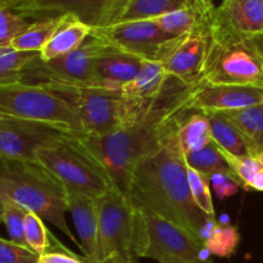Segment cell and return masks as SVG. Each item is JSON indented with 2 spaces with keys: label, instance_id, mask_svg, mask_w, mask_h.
I'll return each instance as SVG.
<instances>
[{
  "label": "cell",
  "instance_id": "obj_8",
  "mask_svg": "<svg viewBox=\"0 0 263 263\" xmlns=\"http://www.w3.org/2000/svg\"><path fill=\"white\" fill-rule=\"evenodd\" d=\"M36 163L51 175L67 192L103 197L113 187L107 175L80 148L74 136H66L41 146Z\"/></svg>",
  "mask_w": 263,
  "mask_h": 263
},
{
  "label": "cell",
  "instance_id": "obj_5",
  "mask_svg": "<svg viewBox=\"0 0 263 263\" xmlns=\"http://www.w3.org/2000/svg\"><path fill=\"white\" fill-rule=\"evenodd\" d=\"M0 116L50 126L69 136L84 135L71 103L44 82L0 85Z\"/></svg>",
  "mask_w": 263,
  "mask_h": 263
},
{
  "label": "cell",
  "instance_id": "obj_28",
  "mask_svg": "<svg viewBox=\"0 0 263 263\" xmlns=\"http://www.w3.org/2000/svg\"><path fill=\"white\" fill-rule=\"evenodd\" d=\"M25 238L27 247L39 256L46 252H67L71 253L44 225V220L33 212H27L25 218Z\"/></svg>",
  "mask_w": 263,
  "mask_h": 263
},
{
  "label": "cell",
  "instance_id": "obj_9",
  "mask_svg": "<svg viewBox=\"0 0 263 263\" xmlns=\"http://www.w3.org/2000/svg\"><path fill=\"white\" fill-rule=\"evenodd\" d=\"M135 205L127 194L113 186L98 198L97 249L86 263H102L117 254H134Z\"/></svg>",
  "mask_w": 263,
  "mask_h": 263
},
{
  "label": "cell",
  "instance_id": "obj_6",
  "mask_svg": "<svg viewBox=\"0 0 263 263\" xmlns=\"http://www.w3.org/2000/svg\"><path fill=\"white\" fill-rule=\"evenodd\" d=\"M44 84H48L71 103L84 128V135L103 136L121 130L135 122L153 102H135L117 90Z\"/></svg>",
  "mask_w": 263,
  "mask_h": 263
},
{
  "label": "cell",
  "instance_id": "obj_31",
  "mask_svg": "<svg viewBox=\"0 0 263 263\" xmlns=\"http://www.w3.org/2000/svg\"><path fill=\"white\" fill-rule=\"evenodd\" d=\"M187 181H189L192 198L197 207L207 216L208 218H216V210L213 204L212 194L210 189V177L203 175L186 162Z\"/></svg>",
  "mask_w": 263,
  "mask_h": 263
},
{
  "label": "cell",
  "instance_id": "obj_29",
  "mask_svg": "<svg viewBox=\"0 0 263 263\" xmlns=\"http://www.w3.org/2000/svg\"><path fill=\"white\" fill-rule=\"evenodd\" d=\"M39 53L18 51L12 48L0 49V85L23 81L27 74V69Z\"/></svg>",
  "mask_w": 263,
  "mask_h": 263
},
{
  "label": "cell",
  "instance_id": "obj_44",
  "mask_svg": "<svg viewBox=\"0 0 263 263\" xmlns=\"http://www.w3.org/2000/svg\"><path fill=\"white\" fill-rule=\"evenodd\" d=\"M0 118H3V117H2V116H0Z\"/></svg>",
  "mask_w": 263,
  "mask_h": 263
},
{
  "label": "cell",
  "instance_id": "obj_42",
  "mask_svg": "<svg viewBox=\"0 0 263 263\" xmlns=\"http://www.w3.org/2000/svg\"><path fill=\"white\" fill-rule=\"evenodd\" d=\"M207 2H211V3H213V0H207Z\"/></svg>",
  "mask_w": 263,
  "mask_h": 263
},
{
  "label": "cell",
  "instance_id": "obj_21",
  "mask_svg": "<svg viewBox=\"0 0 263 263\" xmlns=\"http://www.w3.org/2000/svg\"><path fill=\"white\" fill-rule=\"evenodd\" d=\"M200 4L213 3L207 0H128L115 22L154 20L174 10Z\"/></svg>",
  "mask_w": 263,
  "mask_h": 263
},
{
  "label": "cell",
  "instance_id": "obj_32",
  "mask_svg": "<svg viewBox=\"0 0 263 263\" xmlns=\"http://www.w3.org/2000/svg\"><path fill=\"white\" fill-rule=\"evenodd\" d=\"M28 25L27 18L9 8L0 7V49L10 48L15 36L20 35Z\"/></svg>",
  "mask_w": 263,
  "mask_h": 263
},
{
  "label": "cell",
  "instance_id": "obj_3",
  "mask_svg": "<svg viewBox=\"0 0 263 263\" xmlns=\"http://www.w3.org/2000/svg\"><path fill=\"white\" fill-rule=\"evenodd\" d=\"M0 195L50 222L81 248L66 221L67 190L43 167L0 161Z\"/></svg>",
  "mask_w": 263,
  "mask_h": 263
},
{
  "label": "cell",
  "instance_id": "obj_22",
  "mask_svg": "<svg viewBox=\"0 0 263 263\" xmlns=\"http://www.w3.org/2000/svg\"><path fill=\"white\" fill-rule=\"evenodd\" d=\"M177 136L185 156L202 151L213 141L208 116L199 112H190L179 125Z\"/></svg>",
  "mask_w": 263,
  "mask_h": 263
},
{
  "label": "cell",
  "instance_id": "obj_20",
  "mask_svg": "<svg viewBox=\"0 0 263 263\" xmlns=\"http://www.w3.org/2000/svg\"><path fill=\"white\" fill-rule=\"evenodd\" d=\"M91 33V27L73 15H66L50 40L40 51L43 62L51 61L79 49Z\"/></svg>",
  "mask_w": 263,
  "mask_h": 263
},
{
  "label": "cell",
  "instance_id": "obj_43",
  "mask_svg": "<svg viewBox=\"0 0 263 263\" xmlns=\"http://www.w3.org/2000/svg\"><path fill=\"white\" fill-rule=\"evenodd\" d=\"M262 69H263V63H262Z\"/></svg>",
  "mask_w": 263,
  "mask_h": 263
},
{
  "label": "cell",
  "instance_id": "obj_33",
  "mask_svg": "<svg viewBox=\"0 0 263 263\" xmlns=\"http://www.w3.org/2000/svg\"><path fill=\"white\" fill-rule=\"evenodd\" d=\"M27 212L28 211H26L21 205L10 202V200H7L4 217H3V223L7 228L10 240L25 247H27L25 238V218Z\"/></svg>",
  "mask_w": 263,
  "mask_h": 263
},
{
  "label": "cell",
  "instance_id": "obj_1",
  "mask_svg": "<svg viewBox=\"0 0 263 263\" xmlns=\"http://www.w3.org/2000/svg\"><path fill=\"white\" fill-rule=\"evenodd\" d=\"M193 86L172 79L161 97L131 125L103 136H74L77 145L99 166L117 189L126 193L136 167L159 151L190 110Z\"/></svg>",
  "mask_w": 263,
  "mask_h": 263
},
{
  "label": "cell",
  "instance_id": "obj_14",
  "mask_svg": "<svg viewBox=\"0 0 263 263\" xmlns=\"http://www.w3.org/2000/svg\"><path fill=\"white\" fill-rule=\"evenodd\" d=\"M110 0H9L7 8L25 18L46 20L73 15L90 27L105 26Z\"/></svg>",
  "mask_w": 263,
  "mask_h": 263
},
{
  "label": "cell",
  "instance_id": "obj_26",
  "mask_svg": "<svg viewBox=\"0 0 263 263\" xmlns=\"http://www.w3.org/2000/svg\"><path fill=\"white\" fill-rule=\"evenodd\" d=\"M222 115L246 136L253 148L254 154L261 157L263 153V104Z\"/></svg>",
  "mask_w": 263,
  "mask_h": 263
},
{
  "label": "cell",
  "instance_id": "obj_35",
  "mask_svg": "<svg viewBox=\"0 0 263 263\" xmlns=\"http://www.w3.org/2000/svg\"><path fill=\"white\" fill-rule=\"evenodd\" d=\"M210 184L215 189L216 197L220 200L228 199L238 194L241 185L238 180L230 174H215L210 177Z\"/></svg>",
  "mask_w": 263,
  "mask_h": 263
},
{
  "label": "cell",
  "instance_id": "obj_30",
  "mask_svg": "<svg viewBox=\"0 0 263 263\" xmlns=\"http://www.w3.org/2000/svg\"><path fill=\"white\" fill-rule=\"evenodd\" d=\"M185 159H186L187 164L194 167L195 170L202 172L207 177H211L215 174L233 175L228 162L225 161L215 141H212L210 145L203 148L202 151L185 156Z\"/></svg>",
  "mask_w": 263,
  "mask_h": 263
},
{
  "label": "cell",
  "instance_id": "obj_38",
  "mask_svg": "<svg viewBox=\"0 0 263 263\" xmlns=\"http://www.w3.org/2000/svg\"><path fill=\"white\" fill-rule=\"evenodd\" d=\"M102 263H139V262L134 254H117V256L105 259V261H103Z\"/></svg>",
  "mask_w": 263,
  "mask_h": 263
},
{
  "label": "cell",
  "instance_id": "obj_23",
  "mask_svg": "<svg viewBox=\"0 0 263 263\" xmlns=\"http://www.w3.org/2000/svg\"><path fill=\"white\" fill-rule=\"evenodd\" d=\"M200 239L211 256L229 258L238 249L240 243V234L236 226L223 225L216 218H208Z\"/></svg>",
  "mask_w": 263,
  "mask_h": 263
},
{
  "label": "cell",
  "instance_id": "obj_7",
  "mask_svg": "<svg viewBox=\"0 0 263 263\" xmlns=\"http://www.w3.org/2000/svg\"><path fill=\"white\" fill-rule=\"evenodd\" d=\"M134 256L159 263H215L203 243L161 216L135 207Z\"/></svg>",
  "mask_w": 263,
  "mask_h": 263
},
{
  "label": "cell",
  "instance_id": "obj_13",
  "mask_svg": "<svg viewBox=\"0 0 263 263\" xmlns=\"http://www.w3.org/2000/svg\"><path fill=\"white\" fill-rule=\"evenodd\" d=\"M66 136L69 135L50 126L3 117L0 118V161L36 163V152L41 146Z\"/></svg>",
  "mask_w": 263,
  "mask_h": 263
},
{
  "label": "cell",
  "instance_id": "obj_37",
  "mask_svg": "<svg viewBox=\"0 0 263 263\" xmlns=\"http://www.w3.org/2000/svg\"><path fill=\"white\" fill-rule=\"evenodd\" d=\"M128 0H110V7H109V15H108V22L107 25H110L116 21V18L118 17V14L121 13L122 8L125 7L126 3ZM105 25V26H107Z\"/></svg>",
  "mask_w": 263,
  "mask_h": 263
},
{
  "label": "cell",
  "instance_id": "obj_27",
  "mask_svg": "<svg viewBox=\"0 0 263 263\" xmlns=\"http://www.w3.org/2000/svg\"><path fill=\"white\" fill-rule=\"evenodd\" d=\"M218 149L228 162L231 174L238 180L241 187L263 192V162L259 157H236L221 149L220 146Z\"/></svg>",
  "mask_w": 263,
  "mask_h": 263
},
{
  "label": "cell",
  "instance_id": "obj_34",
  "mask_svg": "<svg viewBox=\"0 0 263 263\" xmlns=\"http://www.w3.org/2000/svg\"><path fill=\"white\" fill-rule=\"evenodd\" d=\"M39 257L28 247L0 238V263H39Z\"/></svg>",
  "mask_w": 263,
  "mask_h": 263
},
{
  "label": "cell",
  "instance_id": "obj_36",
  "mask_svg": "<svg viewBox=\"0 0 263 263\" xmlns=\"http://www.w3.org/2000/svg\"><path fill=\"white\" fill-rule=\"evenodd\" d=\"M39 263H85V257H80L73 252H46L39 257Z\"/></svg>",
  "mask_w": 263,
  "mask_h": 263
},
{
  "label": "cell",
  "instance_id": "obj_19",
  "mask_svg": "<svg viewBox=\"0 0 263 263\" xmlns=\"http://www.w3.org/2000/svg\"><path fill=\"white\" fill-rule=\"evenodd\" d=\"M171 80L158 61L146 59L139 73L120 91L127 99L148 103L161 97Z\"/></svg>",
  "mask_w": 263,
  "mask_h": 263
},
{
  "label": "cell",
  "instance_id": "obj_12",
  "mask_svg": "<svg viewBox=\"0 0 263 263\" xmlns=\"http://www.w3.org/2000/svg\"><path fill=\"white\" fill-rule=\"evenodd\" d=\"M90 36L113 49L152 61H157L164 44L174 39L153 20L123 21L94 27Z\"/></svg>",
  "mask_w": 263,
  "mask_h": 263
},
{
  "label": "cell",
  "instance_id": "obj_41",
  "mask_svg": "<svg viewBox=\"0 0 263 263\" xmlns=\"http://www.w3.org/2000/svg\"><path fill=\"white\" fill-rule=\"evenodd\" d=\"M259 158H261V159H262V162H263V153L261 154V157H259Z\"/></svg>",
  "mask_w": 263,
  "mask_h": 263
},
{
  "label": "cell",
  "instance_id": "obj_4",
  "mask_svg": "<svg viewBox=\"0 0 263 263\" xmlns=\"http://www.w3.org/2000/svg\"><path fill=\"white\" fill-rule=\"evenodd\" d=\"M261 39L238 35L212 21L210 48L200 84L263 89Z\"/></svg>",
  "mask_w": 263,
  "mask_h": 263
},
{
  "label": "cell",
  "instance_id": "obj_45",
  "mask_svg": "<svg viewBox=\"0 0 263 263\" xmlns=\"http://www.w3.org/2000/svg\"><path fill=\"white\" fill-rule=\"evenodd\" d=\"M8 3H9V2H8Z\"/></svg>",
  "mask_w": 263,
  "mask_h": 263
},
{
  "label": "cell",
  "instance_id": "obj_24",
  "mask_svg": "<svg viewBox=\"0 0 263 263\" xmlns=\"http://www.w3.org/2000/svg\"><path fill=\"white\" fill-rule=\"evenodd\" d=\"M208 118H210L213 141L221 149L236 157H257L246 136L222 113L208 115Z\"/></svg>",
  "mask_w": 263,
  "mask_h": 263
},
{
  "label": "cell",
  "instance_id": "obj_10",
  "mask_svg": "<svg viewBox=\"0 0 263 263\" xmlns=\"http://www.w3.org/2000/svg\"><path fill=\"white\" fill-rule=\"evenodd\" d=\"M105 44L89 36L76 50L43 62L39 58L28 67L26 76H32L37 82H51L77 87H94L95 66Z\"/></svg>",
  "mask_w": 263,
  "mask_h": 263
},
{
  "label": "cell",
  "instance_id": "obj_39",
  "mask_svg": "<svg viewBox=\"0 0 263 263\" xmlns=\"http://www.w3.org/2000/svg\"><path fill=\"white\" fill-rule=\"evenodd\" d=\"M5 204H7V199H5L4 197H2V195H0V223L3 222V217H4Z\"/></svg>",
  "mask_w": 263,
  "mask_h": 263
},
{
  "label": "cell",
  "instance_id": "obj_25",
  "mask_svg": "<svg viewBox=\"0 0 263 263\" xmlns=\"http://www.w3.org/2000/svg\"><path fill=\"white\" fill-rule=\"evenodd\" d=\"M64 17L36 20L35 22H31L20 35L15 36L10 44V48L18 51L40 53L54 35L57 28L63 22Z\"/></svg>",
  "mask_w": 263,
  "mask_h": 263
},
{
  "label": "cell",
  "instance_id": "obj_16",
  "mask_svg": "<svg viewBox=\"0 0 263 263\" xmlns=\"http://www.w3.org/2000/svg\"><path fill=\"white\" fill-rule=\"evenodd\" d=\"M213 22L248 37H263V0H222Z\"/></svg>",
  "mask_w": 263,
  "mask_h": 263
},
{
  "label": "cell",
  "instance_id": "obj_17",
  "mask_svg": "<svg viewBox=\"0 0 263 263\" xmlns=\"http://www.w3.org/2000/svg\"><path fill=\"white\" fill-rule=\"evenodd\" d=\"M145 61L140 57L105 45V49L97 59L94 87L120 91L139 73Z\"/></svg>",
  "mask_w": 263,
  "mask_h": 263
},
{
  "label": "cell",
  "instance_id": "obj_11",
  "mask_svg": "<svg viewBox=\"0 0 263 263\" xmlns=\"http://www.w3.org/2000/svg\"><path fill=\"white\" fill-rule=\"evenodd\" d=\"M210 30L211 26L202 27L164 44L157 61L168 77L186 86L200 84L210 48Z\"/></svg>",
  "mask_w": 263,
  "mask_h": 263
},
{
  "label": "cell",
  "instance_id": "obj_2",
  "mask_svg": "<svg viewBox=\"0 0 263 263\" xmlns=\"http://www.w3.org/2000/svg\"><path fill=\"white\" fill-rule=\"evenodd\" d=\"M126 194L135 207L161 216L202 241L208 217L192 198L177 130L167 136L157 153L136 167Z\"/></svg>",
  "mask_w": 263,
  "mask_h": 263
},
{
  "label": "cell",
  "instance_id": "obj_40",
  "mask_svg": "<svg viewBox=\"0 0 263 263\" xmlns=\"http://www.w3.org/2000/svg\"><path fill=\"white\" fill-rule=\"evenodd\" d=\"M8 2H9V0H0V7H7Z\"/></svg>",
  "mask_w": 263,
  "mask_h": 263
},
{
  "label": "cell",
  "instance_id": "obj_15",
  "mask_svg": "<svg viewBox=\"0 0 263 263\" xmlns=\"http://www.w3.org/2000/svg\"><path fill=\"white\" fill-rule=\"evenodd\" d=\"M263 104V89L239 85H194L187 108L203 115L226 113Z\"/></svg>",
  "mask_w": 263,
  "mask_h": 263
},
{
  "label": "cell",
  "instance_id": "obj_18",
  "mask_svg": "<svg viewBox=\"0 0 263 263\" xmlns=\"http://www.w3.org/2000/svg\"><path fill=\"white\" fill-rule=\"evenodd\" d=\"M67 207L73 220L85 259H90L97 249L98 199L77 192H67Z\"/></svg>",
  "mask_w": 263,
  "mask_h": 263
}]
</instances>
